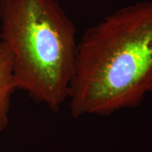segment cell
<instances>
[{
	"mask_svg": "<svg viewBox=\"0 0 152 152\" xmlns=\"http://www.w3.org/2000/svg\"><path fill=\"white\" fill-rule=\"evenodd\" d=\"M152 93V1L125 6L78 40L69 95L72 117L109 116Z\"/></svg>",
	"mask_w": 152,
	"mask_h": 152,
	"instance_id": "6da1fadb",
	"label": "cell"
},
{
	"mask_svg": "<svg viewBox=\"0 0 152 152\" xmlns=\"http://www.w3.org/2000/svg\"><path fill=\"white\" fill-rule=\"evenodd\" d=\"M76 34L58 0H0V36L11 55L16 90L53 113L68 102Z\"/></svg>",
	"mask_w": 152,
	"mask_h": 152,
	"instance_id": "7a4b0ae2",
	"label": "cell"
},
{
	"mask_svg": "<svg viewBox=\"0 0 152 152\" xmlns=\"http://www.w3.org/2000/svg\"><path fill=\"white\" fill-rule=\"evenodd\" d=\"M16 91L11 55L0 36V133L9 125L11 100Z\"/></svg>",
	"mask_w": 152,
	"mask_h": 152,
	"instance_id": "3957f363",
	"label": "cell"
}]
</instances>
